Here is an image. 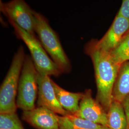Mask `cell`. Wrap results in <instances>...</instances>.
<instances>
[{
  "mask_svg": "<svg viewBox=\"0 0 129 129\" xmlns=\"http://www.w3.org/2000/svg\"><path fill=\"white\" fill-rule=\"evenodd\" d=\"M1 10L20 27L30 35L35 36V20L34 11L23 0L1 2Z\"/></svg>",
  "mask_w": 129,
  "mask_h": 129,
  "instance_id": "obj_6",
  "label": "cell"
},
{
  "mask_svg": "<svg viewBox=\"0 0 129 129\" xmlns=\"http://www.w3.org/2000/svg\"><path fill=\"white\" fill-rule=\"evenodd\" d=\"M73 115L108 127L107 113L100 103L92 98L90 89H87L84 92L79 110Z\"/></svg>",
  "mask_w": 129,
  "mask_h": 129,
  "instance_id": "obj_8",
  "label": "cell"
},
{
  "mask_svg": "<svg viewBox=\"0 0 129 129\" xmlns=\"http://www.w3.org/2000/svg\"><path fill=\"white\" fill-rule=\"evenodd\" d=\"M9 21L14 28L17 36L22 39L27 46L38 72L49 76L55 77H57L62 73L56 64L49 57L36 36L29 34L13 21Z\"/></svg>",
  "mask_w": 129,
  "mask_h": 129,
  "instance_id": "obj_5",
  "label": "cell"
},
{
  "mask_svg": "<svg viewBox=\"0 0 129 129\" xmlns=\"http://www.w3.org/2000/svg\"><path fill=\"white\" fill-rule=\"evenodd\" d=\"M25 57L23 47L20 46L14 55L9 71L1 86V114L16 113V97Z\"/></svg>",
  "mask_w": 129,
  "mask_h": 129,
  "instance_id": "obj_3",
  "label": "cell"
},
{
  "mask_svg": "<svg viewBox=\"0 0 129 129\" xmlns=\"http://www.w3.org/2000/svg\"><path fill=\"white\" fill-rule=\"evenodd\" d=\"M126 34H129V30L128 31V32L126 33Z\"/></svg>",
  "mask_w": 129,
  "mask_h": 129,
  "instance_id": "obj_19",
  "label": "cell"
},
{
  "mask_svg": "<svg viewBox=\"0 0 129 129\" xmlns=\"http://www.w3.org/2000/svg\"><path fill=\"white\" fill-rule=\"evenodd\" d=\"M52 82L57 100L63 109L69 114L73 115L77 113L84 93L69 92L61 88L53 80Z\"/></svg>",
  "mask_w": 129,
  "mask_h": 129,
  "instance_id": "obj_11",
  "label": "cell"
},
{
  "mask_svg": "<svg viewBox=\"0 0 129 129\" xmlns=\"http://www.w3.org/2000/svg\"><path fill=\"white\" fill-rule=\"evenodd\" d=\"M58 114L43 107L23 111L22 119L36 129H59Z\"/></svg>",
  "mask_w": 129,
  "mask_h": 129,
  "instance_id": "obj_10",
  "label": "cell"
},
{
  "mask_svg": "<svg viewBox=\"0 0 129 129\" xmlns=\"http://www.w3.org/2000/svg\"><path fill=\"white\" fill-rule=\"evenodd\" d=\"M37 72L31 56L25 55L19 81L17 108L23 111L36 108L38 95Z\"/></svg>",
  "mask_w": 129,
  "mask_h": 129,
  "instance_id": "obj_4",
  "label": "cell"
},
{
  "mask_svg": "<svg viewBox=\"0 0 129 129\" xmlns=\"http://www.w3.org/2000/svg\"><path fill=\"white\" fill-rule=\"evenodd\" d=\"M117 15L129 20V0L122 1L120 10Z\"/></svg>",
  "mask_w": 129,
  "mask_h": 129,
  "instance_id": "obj_17",
  "label": "cell"
},
{
  "mask_svg": "<svg viewBox=\"0 0 129 129\" xmlns=\"http://www.w3.org/2000/svg\"><path fill=\"white\" fill-rule=\"evenodd\" d=\"M109 129H127V121L121 103L112 100L107 112Z\"/></svg>",
  "mask_w": 129,
  "mask_h": 129,
  "instance_id": "obj_14",
  "label": "cell"
},
{
  "mask_svg": "<svg viewBox=\"0 0 129 129\" xmlns=\"http://www.w3.org/2000/svg\"><path fill=\"white\" fill-rule=\"evenodd\" d=\"M93 62L97 85L96 100L107 113L112 101V92L121 66L116 64L109 52L99 49L91 41L85 47Z\"/></svg>",
  "mask_w": 129,
  "mask_h": 129,
  "instance_id": "obj_1",
  "label": "cell"
},
{
  "mask_svg": "<svg viewBox=\"0 0 129 129\" xmlns=\"http://www.w3.org/2000/svg\"><path fill=\"white\" fill-rule=\"evenodd\" d=\"M37 72V107L46 108L59 115H66L68 113L63 109L57 100L52 80L46 74Z\"/></svg>",
  "mask_w": 129,
  "mask_h": 129,
  "instance_id": "obj_7",
  "label": "cell"
},
{
  "mask_svg": "<svg viewBox=\"0 0 129 129\" xmlns=\"http://www.w3.org/2000/svg\"><path fill=\"white\" fill-rule=\"evenodd\" d=\"M129 30V20L116 15L111 27L99 40H92L95 46L110 53L119 44Z\"/></svg>",
  "mask_w": 129,
  "mask_h": 129,
  "instance_id": "obj_9",
  "label": "cell"
},
{
  "mask_svg": "<svg viewBox=\"0 0 129 129\" xmlns=\"http://www.w3.org/2000/svg\"><path fill=\"white\" fill-rule=\"evenodd\" d=\"M129 95V61L121 64L112 92V100L122 103Z\"/></svg>",
  "mask_w": 129,
  "mask_h": 129,
  "instance_id": "obj_12",
  "label": "cell"
},
{
  "mask_svg": "<svg viewBox=\"0 0 129 129\" xmlns=\"http://www.w3.org/2000/svg\"><path fill=\"white\" fill-rule=\"evenodd\" d=\"M124 110L126 116L127 121V129H129V95L126 97L123 101L121 103Z\"/></svg>",
  "mask_w": 129,
  "mask_h": 129,
  "instance_id": "obj_18",
  "label": "cell"
},
{
  "mask_svg": "<svg viewBox=\"0 0 129 129\" xmlns=\"http://www.w3.org/2000/svg\"><path fill=\"white\" fill-rule=\"evenodd\" d=\"M0 129H24L16 113L0 114Z\"/></svg>",
  "mask_w": 129,
  "mask_h": 129,
  "instance_id": "obj_16",
  "label": "cell"
},
{
  "mask_svg": "<svg viewBox=\"0 0 129 129\" xmlns=\"http://www.w3.org/2000/svg\"><path fill=\"white\" fill-rule=\"evenodd\" d=\"M114 62L121 66L129 61V34H125L119 44L110 53Z\"/></svg>",
  "mask_w": 129,
  "mask_h": 129,
  "instance_id": "obj_15",
  "label": "cell"
},
{
  "mask_svg": "<svg viewBox=\"0 0 129 129\" xmlns=\"http://www.w3.org/2000/svg\"><path fill=\"white\" fill-rule=\"evenodd\" d=\"M57 117L59 129H109L69 113L64 116L58 115Z\"/></svg>",
  "mask_w": 129,
  "mask_h": 129,
  "instance_id": "obj_13",
  "label": "cell"
},
{
  "mask_svg": "<svg viewBox=\"0 0 129 129\" xmlns=\"http://www.w3.org/2000/svg\"><path fill=\"white\" fill-rule=\"evenodd\" d=\"M34 14L35 32L42 46L62 73L69 72L71 70L70 63L56 34L50 27L47 19L41 14L34 11Z\"/></svg>",
  "mask_w": 129,
  "mask_h": 129,
  "instance_id": "obj_2",
  "label": "cell"
}]
</instances>
